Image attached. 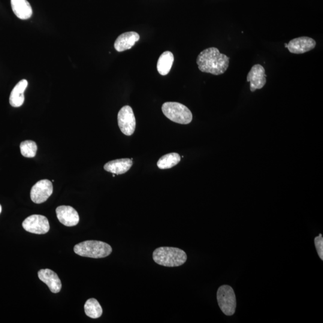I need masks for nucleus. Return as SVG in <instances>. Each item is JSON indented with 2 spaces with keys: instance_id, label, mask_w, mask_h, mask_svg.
<instances>
[{
  "instance_id": "obj_1",
  "label": "nucleus",
  "mask_w": 323,
  "mask_h": 323,
  "mask_svg": "<svg viewBox=\"0 0 323 323\" xmlns=\"http://www.w3.org/2000/svg\"><path fill=\"white\" fill-rule=\"evenodd\" d=\"M230 58L216 47H210L200 53L196 59L199 70L213 75H221L227 70Z\"/></svg>"
},
{
  "instance_id": "obj_2",
  "label": "nucleus",
  "mask_w": 323,
  "mask_h": 323,
  "mask_svg": "<svg viewBox=\"0 0 323 323\" xmlns=\"http://www.w3.org/2000/svg\"><path fill=\"white\" fill-rule=\"evenodd\" d=\"M186 253L174 247H159L153 253V259L157 264L167 267H177L187 261Z\"/></svg>"
},
{
  "instance_id": "obj_3",
  "label": "nucleus",
  "mask_w": 323,
  "mask_h": 323,
  "mask_svg": "<svg viewBox=\"0 0 323 323\" xmlns=\"http://www.w3.org/2000/svg\"><path fill=\"white\" fill-rule=\"evenodd\" d=\"M75 254L83 257L99 259L107 257L112 252V248L107 243L99 241H86L75 245Z\"/></svg>"
},
{
  "instance_id": "obj_4",
  "label": "nucleus",
  "mask_w": 323,
  "mask_h": 323,
  "mask_svg": "<svg viewBox=\"0 0 323 323\" xmlns=\"http://www.w3.org/2000/svg\"><path fill=\"white\" fill-rule=\"evenodd\" d=\"M162 110L168 119L179 124L188 125L192 121L193 115L191 110L179 102H165L162 105Z\"/></svg>"
},
{
  "instance_id": "obj_5",
  "label": "nucleus",
  "mask_w": 323,
  "mask_h": 323,
  "mask_svg": "<svg viewBox=\"0 0 323 323\" xmlns=\"http://www.w3.org/2000/svg\"><path fill=\"white\" fill-rule=\"evenodd\" d=\"M217 302L222 312L226 316H233L237 307L236 297L231 286L224 285L220 288L217 294Z\"/></svg>"
},
{
  "instance_id": "obj_6",
  "label": "nucleus",
  "mask_w": 323,
  "mask_h": 323,
  "mask_svg": "<svg viewBox=\"0 0 323 323\" xmlns=\"http://www.w3.org/2000/svg\"><path fill=\"white\" fill-rule=\"evenodd\" d=\"M24 229L30 233L35 234H45L49 232L50 225L46 217L42 215L30 216L22 223Z\"/></svg>"
},
{
  "instance_id": "obj_7",
  "label": "nucleus",
  "mask_w": 323,
  "mask_h": 323,
  "mask_svg": "<svg viewBox=\"0 0 323 323\" xmlns=\"http://www.w3.org/2000/svg\"><path fill=\"white\" fill-rule=\"evenodd\" d=\"M120 131L126 135L134 134L136 127V120L132 108L129 105L123 107L117 116Z\"/></svg>"
},
{
  "instance_id": "obj_8",
  "label": "nucleus",
  "mask_w": 323,
  "mask_h": 323,
  "mask_svg": "<svg viewBox=\"0 0 323 323\" xmlns=\"http://www.w3.org/2000/svg\"><path fill=\"white\" fill-rule=\"evenodd\" d=\"M53 193V185L50 180H41L33 186L30 196L35 204L43 203Z\"/></svg>"
},
{
  "instance_id": "obj_9",
  "label": "nucleus",
  "mask_w": 323,
  "mask_h": 323,
  "mask_svg": "<svg viewBox=\"0 0 323 323\" xmlns=\"http://www.w3.org/2000/svg\"><path fill=\"white\" fill-rule=\"evenodd\" d=\"M266 77L267 75L264 66L261 64L253 65L247 77V81L250 83V90L255 92L256 90L263 88L267 83Z\"/></svg>"
},
{
  "instance_id": "obj_10",
  "label": "nucleus",
  "mask_w": 323,
  "mask_h": 323,
  "mask_svg": "<svg viewBox=\"0 0 323 323\" xmlns=\"http://www.w3.org/2000/svg\"><path fill=\"white\" fill-rule=\"evenodd\" d=\"M316 41L309 37H301L293 39L288 44L289 52L294 54H303L315 49Z\"/></svg>"
},
{
  "instance_id": "obj_11",
  "label": "nucleus",
  "mask_w": 323,
  "mask_h": 323,
  "mask_svg": "<svg viewBox=\"0 0 323 323\" xmlns=\"http://www.w3.org/2000/svg\"><path fill=\"white\" fill-rule=\"evenodd\" d=\"M56 213L59 221L68 227L77 225L79 222V215L77 211L71 206H59L56 208Z\"/></svg>"
},
{
  "instance_id": "obj_12",
  "label": "nucleus",
  "mask_w": 323,
  "mask_h": 323,
  "mask_svg": "<svg viewBox=\"0 0 323 323\" xmlns=\"http://www.w3.org/2000/svg\"><path fill=\"white\" fill-rule=\"evenodd\" d=\"M38 276L39 279L41 282L48 286L50 291L53 294H58L61 291L62 288V284L61 280L55 272L49 270V269H44L38 271Z\"/></svg>"
},
{
  "instance_id": "obj_13",
  "label": "nucleus",
  "mask_w": 323,
  "mask_h": 323,
  "mask_svg": "<svg viewBox=\"0 0 323 323\" xmlns=\"http://www.w3.org/2000/svg\"><path fill=\"white\" fill-rule=\"evenodd\" d=\"M140 40V35L137 32L131 31L123 33L116 39L114 46L117 52L131 49L134 46L136 42Z\"/></svg>"
},
{
  "instance_id": "obj_14",
  "label": "nucleus",
  "mask_w": 323,
  "mask_h": 323,
  "mask_svg": "<svg viewBox=\"0 0 323 323\" xmlns=\"http://www.w3.org/2000/svg\"><path fill=\"white\" fill-rule=\"evenodd\" d=\"M133 164L132 159H120L114 160L104 165V170L109 173L120 175L125 174L130 170Z\"/></svg>"
},
{
  "instance_id": "obj_15",
  "label": "nucleus",
  "mask_w": 323,
  "mask_h": 323,
  "mask_svg": "<svg viewBox=\"0 0 323 323\" xmlns=\"http://www.w3.org/2000/svg\"><path fill=\"white\" fill-rule=\"evenodd\" d=\"M28 81L25 79L20 80L14 86L10 93V104L12 107H19L22 106L25 101V96H24V92L28 86Z\"/></svg>"
},
{
  "instance_id": "obj_16",
  "label": "nucleus",
  "mask_w": 323,
  "mask_h": 323,
  "mask_svg": "<svg viewBox=\"0 0 323 323\" xmlns=\"http://www.w3.org/2000/svg\"><path fill=\"white\" fill-rule=\"evenodd\" d=\"M12 10L20 19H29L32 15V9L27 0H11Z\"/></svg>"
},
{
  "instance_id": "obj_17",
  "label": "nucleus",
  "mask_w": 323,
  "mask_h": 323,
  "mask_svg": "<svg viewBox=\"0 0 323 323\" xmlns=\"http://www.w3.org/2000/svg\"><path fill=\"white\" fill-rule=\"evenodd\" d=\"M174 61V57L173 53L170 51L163 53L160 56L157 63V69L159 73L162 75H167L171 70Z\"/></svg>"
},
{
  "instance_id": "obj_18",
  "label": "nucleus",
  "mask_w": 323,
  "mask_h": 323,
  "mask_svg": "<svg viewBox=\"0 0 323 323\" xmlns=\"http://www.w3.org/2000/svg\"><path fill=\"white\" fill-rule=\"evenodd\" d=\"M181 157L179 154L171 153L161 157L159 159L157 165L161 170L170 169L176 166L180 162Z\"/></svg>"
},
{
  "instance_id": "obj_19",
  "label": "nucleus",
  "mask_w": 323,
  "mask_h": 323,
  "mask_svg": "<svg viewBox=\"0 0 323 323\" xmlns=\"http://www.w3.org/2000/svg\"><path fill=\"white\" fill-rule=\"evenodd\" d=\"M84 312L87 316L92 319H98L102 315V309L97 300L89 299L84 305Z\"/></svg>"
},
{
  "instance_id": "obj_20",
  "label": "nucleus",
  "mask_w": 323,
  "mask_h": 323,
  "mask_svg": "<svg viewBox=\"0 0 323 323\" xmlns=\"http://www.w3.org/2000/svg\"><path fill=\"white\" fill-rule=\"evenodd\" d=\"M20 149L22 156L31 158H34L37 153V146L34 141L26 140L20 143Z\"/></svg>"
},
{
  "instance_id": "obj_21",
  "label": "nucleus",
  "mask_w": 323,
  "mask_h": 323,
  "mask_svg": "<svg viewBox=\"0 0 323 323\" xmlns=\"http://www.w3.org/2000/svg\"><path fill=\"white\" fill-rule=\"evenodd\" d=\"M315 243L319 257L322 259V261H323V238L321 234L319 235V237L315 238Z\"/></svg>"
},
{
  "instance_id": "obj_22",
  "label": "nucleus",
  "mask_w": 323,
  "mask_h": 323,
  "mask_svg": "<svg viewBox=\"0 0 323 323\" xmlns=\"http://www.w3.org/2000/svg\"><path fill=\"white\" fill-rule=\"evenodd\" d=\"M1 211H2V207H1V205H0V214H1Z\"/></svg>"
},
{
  "instance_id": "obj_23",
  "label": "nucleus",
  "mask_w": 323,
  "mask_h": 323,
  "mask_svg": "<svg viewBox=\"0 0 323 323\" xmlns=\"http://www.w3.org/2000/svg\"><path fill=\"white\" fill-rule=\"evenodd\" d=\"M285 45L286 47H288V44L285 43Z\"/></svg>"
}]
</instances>
